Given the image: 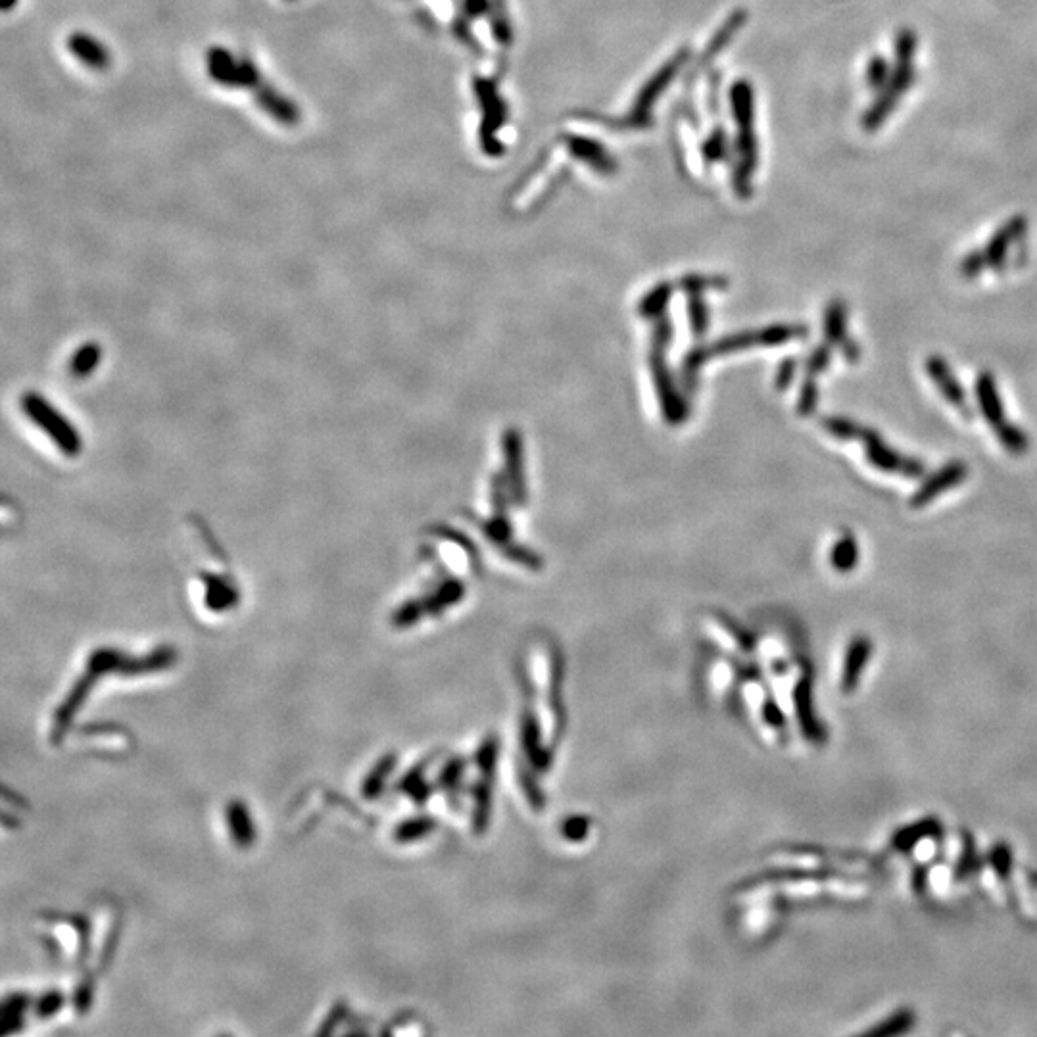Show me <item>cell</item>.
Instances as JSON below:
<instances>
[{"label": "cell", "mask_w": 1037, "mask_h": 1037, "mask_svg": "<svg viewBox=\"0 0 1037 1037\" xmlns=\"http://www.w3.org/2000/svg\"><path fill=\"white\" fill-rule=\"evenodd\" d=\"M966 477H968V469H966L965 463L953 461V463L945 465L938 475H934L930 481L922 484L917 492L913 494L911 507L928 506L936 496H940L945 490L963 483Z\"/></svg>", "instance_id": "4"}, {"label": "cell", "mask_w": 1037, "mask_h": 1037, "mask_svg": "<svg viewBox=\"0 0 1037 1037\" xmlns=\"http://www.w3.org/2000/svg\"><path fill=\"white\" fill-rule=\"evenodd\" d=\"M824 331H826V338L832 344L844 346L847 358H851V360L859 358V348L847 338V333H845V306L842 302L836 300L828 306L826 317H824Z\"/></svg>", "instance_id": "7"}, {"label": "cell", "mask_w": 1037, "mask_h": 1037, "mask_svg": "<svg viewBox=\"0 0 1037 1037\" xmlns=\"http://www.w3.org/2000/svg\"><path fill=\"white\" fill-rule=\"evenodd\" d=\"M995 433H997L999 442H1001V444H1003V446H1005L1013 456L1024 454V452L1028 450V446H1030L1028 436L1024 435L1018 427L1009 425V423H1005V425H1003L999 431H995Z\"/></svg>", "instance_id": "12"}, {"label": "cell", "mask_w": 1037, "mask_h": 1037, "mask_svg": "<svg viewBox=\"0 0 1037 1037\" xmlns=\"http://www.w3.org/2000/svg\"><path fill=\"white\" fill-rule=\"evenodd\" d=\"M72 49L81 60H85L87 64L91 66H104L106 64V54L104 50L100 49V45L91 41L89 37H72Z\"/></svg>", "instance_id": "11"}, {"label": "cell", "mask_w": 1037, "mask_h": 1037, "mask_svg": "<svg viewBox=\"0 0 1037 1037\" xmlns=\"http://www.w3.org/2000/svg\"><path fill=\"white\" fill-rule=\"evenodd\" d=\"M976 396H978V402L982 406V411L986 415V419L989 421V425L999 431L1007 421H1005V413H1003V404H1001V398H999V392L995 388V383L991 379L989 373H982L978 377V383H976Z\"/></svg>", "instance_id": "6"}, {"label": "cell", "mask_w": 1037, "mask_h": 1037, "mask_svg": "<svg viewBox=\"0 0 1037 1037\" xmlns=\"http://www.w3.org/2000/svg\"><path fill=\"white\" fill-rule=\"evenodd\" d=\"M869 655L870 644L867 638H857L851 644V648L847 652V659H845L844 680H842L845 692H849V690H853L857 686V680H859V675L863 673V667H865Z\"/></svg>", "instance_id": "8"}, {"label": "cell", "mask_w": 1037, "mask_h": 1037, "mask_svg": "<svg viewBox=\"0 0 1037 1037\" xmlns=\"http://www.w3.org/2000/svg\"><path fill=\"white\" fill-rule=\"evenodd\" d=\"M794 367H796V365H794L792 360H788V362L784 363V365L780 367V373H778V385L786 386L790 383V379H792V375H794Z\"/></svg>", "instance_id": "16"}, {"label": "cell", "mask_w": 1037, "mask_h": 1037, "mask_svg": "<svg viewBox=\"0 0 1037 1037\" xmlns=\"http://www.w3.org/2000/svg\"><path fill=\"white\" fill-rule=\"evenodd\" d=\"M893 49H895V66H893L892 77H890L888 85L878 93L876 100L870 104L869 110L865 112L863 121H861L865 131H869V133L880 129L884 125V121L892 116L903 95H907L911 91V87L915 85V79H917V70H915V54L918 49L917 33L907 27L897 31Z\"/></svg>", "instance_id": "1"}, {"label": "cell", "mask_w": 1037, "mask_h": 1037, "mask_svg": "<svg viewBox=\"0 0 1037 1037\" xmlns=\"http://www.w3.org/2000/svg\"><path fill=\"white\" fill-rule=\"evenodd\" d=\"M926 369H928V375L932 377V381L940 386L945 400L949 404H953L957 410L963 411L966 417H970V411L966 410L965 390H963V386L959 385L955 375H951L947 363L943 362L941 358L932 356L926 363Z\"/></svg>", "instance_id": "5"}, {"label": "cell", "mask_w": 1037, "mask_h": 1037, "mask_svg": "<svg viewBox=\"0 0 1037 1037\" xmlns=\"http://www.w3.org/2000/svg\"><path fill=\"white\" fill-rule=\"evenodd\" d=\"M830 559H832V565H834L838 571H842V573L851 571V569L857 565V561H859V548H857L855 538H853L849 532H845L844 536L836 542V546H834V550H832Z\"/></svg>", "instance_id": "9"}, {"label": "cell", "mask_w": 1037, "mask_h": 1037, "mask_svg": "<svg viewBox=\"0 0 1037 1037\" xmlns=\"http://www.w3.org/2000/svg\"><path fill=\"white\" fill-rule=\"evenodd\" d=\"M1026 229H1028V223L1022 216L1009 219L1001 229H997V233L991 237V241L986 244V248H982L986 269L988 267L1001 269V267L1005 266L1007 258H1009L1011 246H1013L1014 242L1020 241L1024 237Z\"/></svg>", "instance_id": "3"}, {"label": "cell", "mask_w": 1037, "mask_h": 1037, "mask_svg": "<svg viewBox=\"0 0 1037 1037\" xmlns=\"http://www.w3.org/2000/svg\"><path fill=\"white\" fill-rule=\"evenodd\" d=\"M828 363H830V346H822V348H819V350L809 358V362H807V371H809V375L813 377V375H817V373L822 371V369H826Z\"/></svg>", "instance_id": "14"}, {"label": "cell", "mask_w": 1037, "mask_h": 1037, "mask_svg": "<svg viewBox=\"0 0 1037 1037\" xmlns=\"http://www.w3.org/2000/svg\"><path fill=\"white\" fill-rule=\"evenodd\" d=\"M815 406H817V385L813 381H807L803 386L797 410L801 415H809L811 411L815 410Z\"/></svg>", "instance_id": "13"}, {"label": "cell", "mask_w": 1037, "mask_h": 1037, "mask_svg": "<svg viewBox=\"0 0 1037 1037\" xmlns=\"http://www.w3.org/2000/svg\"><path fill=\"white\" fill-rule=\"evenodd\" d=\"M822 425L828 433H832L836 438L861 440L865 444V452H867L870 463L874 467H878L880 471L899 473L905 477H920L924 471V465L918 463L917 459L903 458V456L895 454L880 440V436L874 435L869 429H863L859 425H853L851 421L836 419V417L824 419Z\"/></svg>", "instance_id": "2"}, {"label": "cell", "mask_w": 1037, "mask_h": 1037, "mask_svg": "<svg viewBox=\"0 0 1037 1037\" xmlns=\"http://www.w3.org/2000/svg\"><path fill=\"white\" fill-rule=\"evenodd\" d=\"M949 880H951V870L947 869V867H936V870L932 872L934 888H947Z\"/></svg>", "instance_id": "15"}, {"label": "cell", "mask_w": 1037, "mask_h": 1037, "mask_svg": "<svg viewBox=\"0 0 1037 1037\" xmlns=\"http://www.w3.org/2000/svg\"><path fill=\"white\" fill-rule=\"evenodd\" d=\"M892 72V66L884 56H880V54L872 56L869 66H867V83H869L870 89L880 93L888 85Z\"/></svg>", "instance_id": "10"}]
</instances>
